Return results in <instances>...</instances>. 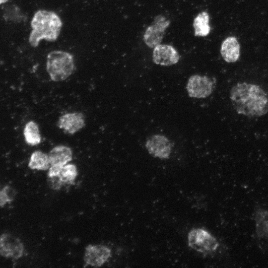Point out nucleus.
Returning a JSON list of instances; mask_svg holds the SVG:
<instances>
[{
  "label": "nucleus",
  "mask_w": 268,
  "mask_h": 268,
  "mask_svg": "<svg viewBox=\"0 0 268 268\" xmlns=\"http://www.w3.org/2000/svg\"><path fill=\"white\" fill-rule=\"evenodd\" d=\"M230 98L236 112L248 117H261L268 112V97L259 85L238 83L231 89Z\"/></svg>",
  "instance_id": "nucleus-1"
},
{
  "label": "nucleus",
  "mask_w": 268,
  "mask_h": 268,
  "mask_svg": "<svg viewBox=\"0 0 268 268\" xmlns=\"http://www.w3.org/2000/svg\"><path fill=\"white\" fill-rule=\"evenodd\" d=\"M63 25L59 16L53 11L39 10L31 21L32 31L29 42L33 47H36L41 40L55 41L58 38Z\"/></svg>",
  "instance_id": "nucleus-2"
},
{
  "label": "nucleus",
  "mask_w": 268,
  "mask_h": 268,
  "mask_svg": "<svg viewBox=\"0 0 268 268\" xmlns=\"http://www.w3.org/2000/svg\"><path fill=\"white\" fill-rule=\"evenodd\" d=\"M46 69L52 80H64L69 77L74 69L73 57L67 52L52 51L47 57Z\"/></svg>",
  "instance_id": "nucleus-3"
},
{
  "label": "nucleus",
  "mask_w": 268,
  "mask_h": 268,
  "mask_svg": "<svg viewBox=\"0 0 268 268\" xmlns=\"http://www.w3.org/2000/svg\"><path fill=\"white\" fill-rule=\"evenodd\" d=\"M188 245L193 249L202 253H211L216 250V239L207 231L201 228L192 229L188 236Z\"/></svg>",
  "instance_id": "nucleus-4"
},
{
  "label": "nucleus",
  "mask_w": 268,
  "mask_h": 268,
  "mask_svg": "<svg viewBox=\"0 0 268 268\" xmlns=\"http://www.w3.org/2000/svg\"><path fill=\"white\" fill-rule=\"evenodd\" d=\"M170 21L161 16L155 17L153 24L146 29L143 35V40L147 46L153 48L160 44L164 31L169 26Z\"/></svg>",
  "instance_id": "nucleus-5"
},
{
  "label": "nucleus",
  "mask_w": 268,
  "mask_h": 268,
  "mask_svg": "<svg viewBox=\"0 0 268 268\" xmlns=\"http://www.w3.org/2000/svg\"><path fill=\"white\" fill-rule=\"evenodd\" d=\"M212 81L207 76L194 75L191 76L187 84L189 95L197 98H205L213 91Z\"/></svg>",
  "instance_id": "nucleus-6"
},
{
  "label": "nucleus",
  "mask_w": 268,
  "mask_h": 268,
  "mask_svg": "<svg viewBox=\"0 0 268 268\" xmlns=\"http://www.w3.org/2000/svg\"><path fill=\"white\" fill-rule=\"evenodd\" d=\"M145 147L150 154L161 159H168L172 149L170 140L166 137L158 134L149 137Z\"/></svg>",
  "instance_id": "nucleus-7"
},
{
  "label": "nucleus",
  "mask_w": 268,
  "mask_h": 268,
  "mask_svg": "<svg viewBox=\"0 0 268 268\" xmlns=\"http://www.w3.org/2000/svg\"><path fill=\"white\" fill-rule=\"evenodd\" d=\"M24 247L17 237L8 233L0 236V255L7 258L17 259L23 253Z\"/></svg>",
  "instance_id": "nucleus-8"
},
{
  "label": "nucleus",
  "mask_w": 268,
  "mask_h": 268,
  "mask_svg": "<svg viewBox=\"0 0 268 268\" xmlns=\"http://www.w3.org/2000/svg\"><path fill=\"white\" fill-rule=\"evenodd\" d=\"M110 256L111 250L107 247L89 245L85 249L84 260L87 265L99 267L105 263Z\"/></svg>",
  "instance_id": "nucleus-9"
},
{
  "label": "nucleus",
  "mask_w": 268,
  "mask_h": 268,
  "mask_svg": "<svg viewBox=\"0 0 268 268\" xmlns=\"http://www.w3.org/2000/svg\"><path fill=\"white\" fill-rule=\"evenodd\" d=\"M152 59L156 64L167 66L176 64L179 61V56L172 46L159 44L154 48Z\"/></svg>",
  "instance_id": "nucleus-10"
},
{
  "label": "nucleus",
  "mask_w": 268,
  "mask_h": 268,
  "mask_svg": "<svg viewBox=\"0 0 268 268\" xmlns=\"http://www.w3.org/2000/svg\"><path fill=\"white\" fill-rule=\"evenodd\" d=\"M58 126L65 132L73 134L84 126V116L79 113L66 114L59 118Z\"/></svg>",
  "instance_id": "nucleus-11"
},
{
  "label": "nucleus",
  "mask_w": 268,
  "mask_h": 268,
  "mask_svg": "<svg viewBox=\"0 0 268 268\" xmlns=\"http://www.w3.org/2000/svg\"><path fill=\"white\" fill-rule=\"evenodd\" d=\"M220 53L223 59L228 63L237 61L240 55V46L234 37H229L224 40Z\"/></svg>",
  "instance_id": "nucleus-12"
},
{
  "label": "nucleus",
  "mask_w": 268,
  "mask_h": 268,
  "mask_svg": "<svg viewBox=\"0 0 268 268\" xmlns=\"http://www.w3.org/2000/svg\"><path fill=\"white\" fill-rule=\"evenodd\" d=\"M71 149L67 146L59 145L50 152L49 158L51 166H63L72 159Z\"/></svg>",
  "instance_id": "nucleus-13"
},
{
  "label": "nucleus",
  "mask_w": 268,
  "mask_h": 268,
  "mask_svg": "<svg viewBox=\"0 0 268 268\" xmlns=\"http://www.w3.org/2000/svg\"><path fill=\"white\" fill-rule=\"evenodd\" d=\"M209 15L205 11L200 13L196 17L193 22L195 36L204 37L209 33Z\"/></svg>",
  "instance_id": "nucleus-14"
},
{
  "label": "nucleus",
  "mask_w": 268,
  "mask_h": 268,
  "mask_svg": "<svg viewBox=\"0 0 268 268\" xmlns=\"http://www.w3.org/2000/svg\"><path fill=\"white\" fill-rule=\"evenodd\" d=\"M50 164L49 156L41 151H36L31 156L28 166L31 169L46 170L49 168Z\"/></svg>",
  "instance_id": "nucleus-15"
},
{
  "label": "nucleus",
  "mask_w": 268,
  "mask_h": 268,
  "mask_svg": "<svg viewBox=\"0 0 268 268\" xmlns=\"http://www.w3.org/2000/svg\"><path fill=\"white\" fill-rule=\"evenodd\" d=\"M23 134L26 142L30 145H35L41 142L38 126L33 121H30L26 124Z\"/></svg>",
  "instance_id": "nucleus-16"
},
{
  "label": "nucleus",
  "mask_w": 268,
  "mask_h": 268,
  "mask_svg": "<svg viewBox=\"0 0 268 268\" xmlns=\"http://www.w3.org/2000/svg\"><path fill=\"white\" fill-rule=\"evenodd\" d=\"M77 175V171L75 165L66 164L63 166L58 175L61 181L64 183H72Z\"/></svg>",
  "instance_id": "nucleus-17"
},
{
  "label": "nucleus",
  "mask_w": 268,
  "mask_h": 268,
  "mask_svg": "<svg viewBox=\"0 0 268 268\" xmlns=\"http://www.w3.org/2000/svg\"><path fill=\"white\" fill-rule=\"evenodd\" d=\"M257 231L260 236L268 234V212H260L257 215Z\"/></svg>",
  "instance_id": "nucleus-18"
},
{
  "label": "nucleus",
  "mask_w": 268,
  "mask_h": 268,
  "mask_svg": "<svg viewBox=\"0 0 268 268\" xmlns=\"http://www.w3.org/2000/svg\"><path fill=\"white\" fill-rule=\"evenodd\" d=\"M16 194L15 190L9 186H5L0 190V206L3 207L7 203L12 201Z\"/></svg>",
  "instance_id": "nucleus-19"
},
{
  "label": "nucleus",
  "mask_w": 268,
  "mask_h": 268,
  "mask_svg": "<svg viewBox=\"0 0 268 268\" xmlns=\"http://www.w3.org/2000/svg\"><path fill=\"white\" fill-rule=\"evenodd\" d=\"M49 184L53 189H59L63 184L58 176L49 177Z\"/></svg>",
  "instance_id": "nucleus-20"
},
{
  "label": "nucleus",
  "mask_w": 268,
  "mask_h": 268,
  "mask_svg": "<svg viewBox=\"0 0 268 268\" xmlns=\"http://www.w3.org/2000/svg\"><path fill=\"white\" fill-rule=\"evenodd\" d=\"M8 0H0V4H1L2 3H5V2H6Z\"/></svg>",
  "instance_id": "nucleus-21"
}]
</instances>
